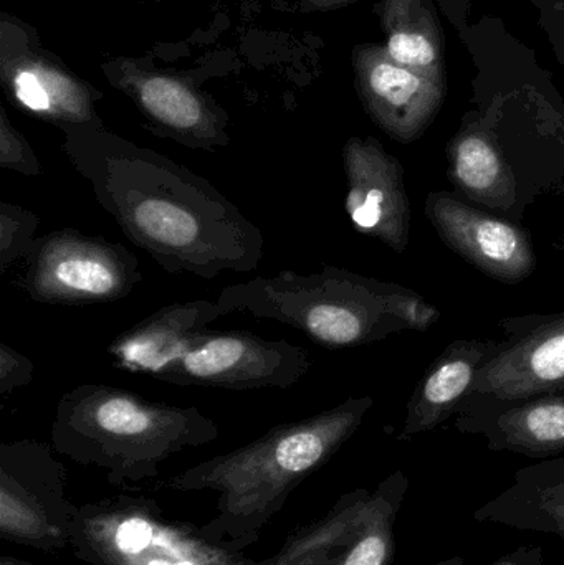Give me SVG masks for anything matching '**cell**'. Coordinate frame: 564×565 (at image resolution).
I'll list each match as a JSON object with an SVG mask.
<instances>
[{"instance_id":"d4e9b609","label":"cell","mask_w":564,"mask_h":565,"mask_svg":"<svg viewBox=\"0 0 564 565\" xmlns=\"http://www.w3.org/2000/svg\"><path fill=\"white\" fill-rule=\"evenodd\" d=\"M136 565H195L194 563H189V561L175 559L169 561L168 557H152L148 563H139Z\"/></svg>"},{"instance_id":"6da1fadb","label":"cell","mask_w":564,"mask_h":565,"mask_svg":"<svg viewBox=\"0 0 564 565\" xmlns=\"http://www.w3.org/2000/svg\"><path fill=\"white\" fill-rule=\"evenodd\" d=\"M63 151L125 237L162 270L251 274L265 238L207 179L108 129H63Z\"/></svg>"},{"instance_id":"7402d4cb","label":"cell","mask_w":564,"mask_h":565,"mask_svg":"<svg viewBox=\"0 0 564 565\" xmlns=\"http://www.w3.org/2000/svg\"><path fill=\"white\" fill-rule=\"evenodd\" d=\"M513 481L526 484L555 483L564 481V457L549 458L532 467L517 471Z\"/></svg>"},{"instance_id":"52a82bcc","label":"cell","mask_w":564,"mask_h":565,"mask_svg":"<svg viewBox=\"0 0 564 565\" xmlns=\"http://www.w3.org/2000/svg\"><path fill=\"white\" fill-rule=\"evenodd\" d=\"M0 82L17 108L60 131L106 129L96 111L102 93L43 49L35 33L9 13L0 17Z\"/></svg>"},{"instance_id":"ffe728a7","label":"cell","mask_w":564,"mask_h":565,"mask_svg":"<svg viewBox=\"0 0 564 565\" xmlns=\"http://www.w3.org/2000/svg\"><path fill=\"white\" fill-rule=\"evenodd\" d=\"M0 168L25 178H40L42 164L29 139L12 125L6 109L0 108Z\"/></svg>"},{"instance_id":"3957f363","label":"cell","mask_w":564,"mask_h":565,"mask_svg":"<svg viewBox=\"0 0 564 565\" xmlns=\"http://www.w3.org/2000/svg\"><path fill=\"white\" fill-rule=\"evenodd\" d=\"M217 435L215 422L195 407L148 401L105 384L65 392L52 428L53 444L63 454L121 475L149 473L162 458Z\"/></svg>"},{"instance_id":"5bb4252c","label":"cell","mask_w":564,"mask_h":565,"mask_svg":"<svg viewBox=\"0 0 564 565\" xmlns=\"http://www.w3.org/2000/svg\"><path fill=\"white\" fill-rule=\"evenodd\" d=\"M221 316V306L209 299L164 306L116 335L106 348V355L119 371L156 379L209 322Z\"/></svg>"},{"instance_id":"5b68a950","label":"cell","mask_w":564,"mask_h":565,"mask_svg":"<svg viewBox=\"0 0 564 565\" xmlns=\"http://www.w3.org/2000/svg\"><path fill=\"white\" fill-rule=\"evenodd\" d=\"M19 286L42 305L82 306L128 298L142 280L125 245L60 228L33 241Z\"/></svg>"},{"instance_id":"cb8c5ba5","label":"cell","mask_w":564,"mask_h":565,"mask_svg":"<svg viewBox=\"0 0 564 565\" xmlns=\"http://www.w3.org/2000/svg\"><path fill=\"white\" fill-rule=\"evenodd\" d=\"M305 12H317V10H331L338 7L348 6L357 0H298Z\"/></svg>"},{"instance_id":"9c48e42d","label":"cell","mask_w":564,"mask_h":565,"mask_svg":"<svg viewBox=\"0 0 564 565\" xmlns=\"http://www.w3.org/2000/svg\"><path fill=\"white\" fill-rule=\"evenodd\" d=\"M499 328L506 339L470 395L520 401L564 388V312L502 319Z\"/></svg>"},{"instance_id":"7a4b0ae2","label":"cell","mask_w":564,"mask_h":565,"mask_svg":"<svg viewBox=\"0 0 564 565\" xmlns=\"http://www.w3.org/2000/svg\"><path fill=\"white\" fill-rule=\"evenodd\" d=\"M217 305L224 316L247 312L284 322L327 349L360 348L401 331H427L440 318L436 306L406 286L337 267L310 275L284 270L235 282L222 289Z\"/></svg>"},{"instance_id":"277c9868","label":"cell","mask_w":564,"mask_h":565,"mask_svg":"<svg viewBox=\"0 0 564 565\" xmlns=\"http://www.w3.org/2000/svg\"><path fill=\"white\" fill-rule=\"evenodd\" d=\"M373 405L371 397H350L313 417L278 425L247 447L195 468L188 478L245 491L288 487L337 454Z\"/></svg>"},{"instance_id":"d6986e66","label":"cell","mask_w":564,"mask_h":565,"mask_svg":"<svg viewBox=\"0 0 564 565\" xmlns=\"http://www.w3.org/2000/svg\"><path fill=\"white\" fill-rule=\"evenodd\" d=\"M42 218L35 212L12 202H0V274L25 258L35 241Z\"/></svg>"},{"instance_id":"44dd1931","label":"cell","mask_w":564,"mask_h":565,"mask_svg":"<svg viewBox=\"0 0 564 565\" xmlns=\"http://www.w3.org/2000/svg\"><path fill=\"white\" fill-rule=\"evenodd\" d=\"M32 359L20 354L17 349L10 348L6 342H0V395L13 394L19 388L25 387L33 379Z\"/></svg>"},{"instance_id":"9a60e30c","label":"cell","mask_w":564,"mask_h":565,"mask_svg":"<svg viewBox=\"0 0 564 565\" xmlns=\"http://www.w3.org/2000/svg\"><path fill=\"white\" fill-rule=\"evenodd\" d=\"M499 351V342L457 339L427 369L409 404L400 440L436 430L472 394L480 369Z\"/></svg>"},{"instance_id":"30bf717a","label":"cell","mask_w":564,"mask_h":565,"mask_svg":"<svg viewBox=\"0 0 564 565\" xmlns=\"http://www.w3.org/2000/svg\"><path fill=\"white\" fill-rule=\"evenodd\" d=\"M424 211L440 241L492 280L517 285L535 271L532 238L515 222L444 191L430 192Z\"/></svg>"},{"instance_id":"4316f807","label":"cell","mask_w":564,"mask_h":565,"mask_svg":"<svg viewBox=\"0 0 564 565\" xmlns=\"http://www.w3.org/2000/svg\"><path fill=\"white\" fill-rule=\"evenodd\" d=\"M553 247H555L556 250H564V234L553 244Z\"/></svg>"},{"instance_id":"4fadbf2b","label":"cell","mask_w":564,"mask_h":565,"mask_svg":"<svg viewBox=\"0 0 564 565\" xmlns=\"http://www.w3.org/2000/svg\"><path fill=\"white\" fill-rule=\"evenodd\" d=\"M456 428L486 440L492 451H509L535 460L564 454V388L520 398L469 395L456 414Z\"/></svg>"},{"instance_id":"e0dca14e","label":"cell","mask_w":564,"mask_h":565,"mask_svg":"<svg viewBox=\"0 0 564 565\" xmlns=\"http://www.w3.org/2000/svg\"><path fill=\"white\" fill-rule=\"evenodd\" d=\"M473 520L552 534L564 543V481L543 484L513 481L512 487L479 508Z\"/></svg>"},{"instance_id":"ac0fdd59","label":"cell","mask_w":564,"mask_h":565,"mask_svg":"<svg viewBox=\"0 0 564 565\" xmlns=\"http://www.w3.org/2000/svg\"><path fill=\"white\" fill-rule=\"evenodd\" d=\"M409 478L403 471L387 477L364 508L360 524L337 565H391L396 551L394 524L403 508Z\"/></svg>"},{"instance_id":"ba28073f","label":"cell","mask_w":564,"mask_h":565,"mask_svg":"<svg viewBox=\"0 0 564 565\" xmlns=\"http://www.w3.org/2000/svg\"><path fill=\"white\" fill-rule=\"evenodd\" d=\"M103 70L156 136L192 151L217 152L231 145L227 113L188 76L132 58L111 60Z\"/></svg>"},{"instance_id":"484cf974","label":"cell","mask_w":564,"mask_h":565,"mask_svg":"<svg viewBox=\"0 0 564 565\" xmlns=\"http://www.w3.org/2000/svg\"><path fill=\"white\" fill-rule=\"evenodd\" d=\"M433 565H466V561H464V557L453 556V557H449V559H444V561H440V563H436Z\"/></svg>"},{"instance_id":"603a6c76","label":"cell","mask_w":564,"mask_h":565,"mask_svg":"<svg viewBox=\"0 0 564 565\" xmlns=\"http://www.w3.org/2000/svg\"><path fill=\"white\" fill-rule=\"evenodd\" d=\"M490 565H543V550L540 546H522Z\"/></svg>"},{"instance_id":"2e32d148","label":"cell","mask_w":564,"mask_h":565,"mask_svg":"<svg viewBox=\"0 0 564 565\" xmlns=\"http://www.w3.org/2000/svg\"><path fill=\"white\" fill-rule=\"evenodd\" d=\"M386 50L396 62L446 82L444 33L430 0H381Z\"/></svg>"},{"instance_id":"8992f818","label":"cell","mask_w":564,"mask_h":565,"mask_svg":"<svg viewBox=\"0 0 564 565\" xmlns=\"http://www.w3.org/2000/svg\"><path fill=\"white\" fill-rule=\"evenodd\" d=\"M307 349L247 331L199 332L156 381L181 387L255 391L290 388L310 371Z\"/></svg>"},{"instance_id":"8fae6325","label":"cell","mask_w":564,"mask_h":565,"mask_svg":"<svg viewBox=\"0 0 564 565\" xmlns=\"http://www.w3.org/2000/svg\"><path fill=\"white\" fill-rule=\"evenodd\" d=\"M353 68L368 115L403 145L419 139L443 108L447 82L396 62L384 45L354 46Z\"/></svg>"},{"instance_id":"7c38bea8","label":"cell","mask_w":564,"mask_h":565,"mask_svg":"<svg viewBox=\"0 0 564 565\" xmlns=\"http://www.w3.org/2000/svg\"><path fill=\"white\" fill-rule=\"evenodd\" d=\"M343 168L351 224L403 255L409 245L411 202L400 159L373 136H353L343 148Z\"/></svg>"}]
</instances>
